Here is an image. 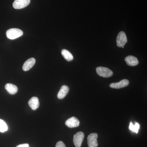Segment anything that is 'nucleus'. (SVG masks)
Listing matches in <instances>:
<instances>
[{"mask_svg": "<svg viewBox=\"0 0 147 147\" xmlns=\"http://www.w3.org/2000/svg\"><path fill=\"white\" fill-rule=\"evenodd\" d=\"M24 32L20 29L11 28L9 29L6 32L7 37L11 40L15 39L23 35Z\"/></svg>", "mask_w": 147, "mask_h": 147, "instance_id": "obj_1", "label": "nucleus"}, {"mask_svg": "<svg viewBox=\"0 0 147 147\" xmlns=\"http://www.w3.org/2000/svg\"><path fill=\"white\" fill-rule=\"evenodd\" d=\"M96 73L99 76L105 78L110 77L113 75V71L110 69L103 67H98L96 68Z\"/></svg>", "mask_w": 147, "mask_h": 147, "instance_id": "obj_2", "label": "nucleus"}, {"mask_svg": "<svg viewBox=\"0 0 147 147\" xmlns=\"http://www.w3.org/2000/svg\"><path fill=\"white\" fill-rule=\"evenodd\" d=\"M127 41V38L125 33L123 31L119 32L116 39V42L118 47H124L126 44Z\"/></svg>", "mask_w": 147, "mask_h": 147, "instance_id": "obj_3", "label": "nucleus"}, {"mask_svg": "<svg viewBox=\"0 0 147 147\" xmlns=\"http://www.w3.org/2000/svg\"><path fill=\"white\" fill-rule=\"evenodd\" d=\"M84 138V134L82 131H79L74 134L73 142L76 147H81Z\"/></svg>", "mask_w": 147, "mask_h": 147, "instance_id": "obj_4", "label": "nucleus"}, {"mask_svg": "<svg viewBox=\"0 0 147 147\" xmlns=\"http://www.w3.org/2000/svg\"><path fill=\"white\" fill-rule=\"evenodd\" d=\"M30 3V0H15L13 7L15 9H21L28 5Z\"/></svg>", "mask_w": 147, "mask_h": 147, "instance_id": "obj_5", "label": "nucleus"}, {"mask_svg": "<svg viewBox=\"0 0 147 147\" xmlns=\"http://www.w3.org/2000/svg\"><path fill=\"white\" fill-rule=\"evenodd\" d=\"M98 134L96 133H91L88 137V144L89 147H97L98 144L97 141Z\"/></svg>", "mask_w": 147, "mask_h": 147, "instance_id": "obj_6", "label": "nucleus"}, {"mask_svg": "<svg viewBox=\"0 0 147 147\" xmlns=\"http://www.w3.org/2000/svg\"><path fill=\"white\" fill-rule=\"evenodd\" d=\"M129 84V81L128 80L124 79L117 83H112L110 84V87L112 88L120 89L127 86Z\"/></svg>", "mask_w": 147, "mask_h": 147, "instance_id": "obj_7", "label": "nucleus"}, {"mask_svg": "<svg viewBox=\"0 0 147 147\" xmlns=\"http://www.w3.org/2000/svg\"><path fill=\"white\" fill-rule=\"evenodd\" d=\"M65 125L69 127L73 128L77 127L80 124V121L77 118L75 117H71L66 121Z\"/></svg>", "mask_w": 147, "mask_h": 147, "instance_id": "obj_8", "label": "nucleus"}, {"mask_svg": "<svg viewBox=\"0 0 147 147\" xmlns=\"http://www.w3.org/2000/svg\"><path fill=\"white\" fill-rule=\"evenodd\" d=\"M36 63V60L34 58H31L28 59L25 62L23 66V69L24 71H27L30 70L33 67Z\"/></svg>", "mask_w": 147, "mask_h": 147, "instance_id": "obj_9", "label": "nucleus"}, {"mask_svg": "<svg viewBox=\"0 0 147 147\" xmlns=\"http://www.w3.org/2000/svg\"><path fill=\"white\" fill-rule=\"evenodd\" d=\"M127 65L130 66H134L137 65L139 63V61L136 57L133 56H128L125 59Z\"/></svg>", "mask_w": 147, "mask_h": 147, "instance_id": "obj_10", "label": "nucleus"}, {"mask_svg": "<svg viewBox=\"0 0 147 147\" xmlns=\"http://www.w3.org/2000/svg\"><path fill=\"white\" fill-rule=\"evenodd\" d=\"M28 104L32 109L35 110L39 107L40 103L38 98L36 97H32L29 101Z\"/></svg>", "mask_w": 147, "mask_h": 147, "instance_id": "obj_11", "label": "nucleus"}, {"mask_svg": "<svg viewBox=\"0 0 147 147\" xmlns=\"http://www.w3.org/2000/svg\"><path fill=\"white\" fill-rule=\"evenodd\" d=\"M69 91V88L66 85H63L61 87V89L58 94V98L59 99H63L65 97Z\"/></svg>", "mask_w": 147, "mask_h": 147, "instance_id": "obj_12", "label": "nucleus"}, {"mask_svg": "<svg viewBox=\"0 0 147 147\" xmlns=\"http://www.w3.org/2000/svg\"><path fill=\"white\" fill-rule=\"evenodd\" d=\"M5 88L11 94H14L18 92V88L12 84H7L5 85Z\"/></svg>", "mask_w": 147, "mask_h": 147, "instance_id": "obj_13", "label": "nucleus"}, {"mask_svg": "<svg viewBox=\"0 0 147 147\" xmlns=\"http://www.w3.org/2000/svg\"><path fill=\"white\" fill-rule=\"evenodd\" d=\"M61 54L65 59L68 61H71L73 60L74 58L73 55L68 50L63 49L62 50Z\"/></svg>", "mask_w": 147, "mask_h": 147, "instance_id": "obj_14", "label": "nucleus"}, {"mask_svg": "<svg viewBox=\"0 0 147 147\" xmlns=\"http://www.w3.org/2000/svg\"><path fill=\"white\" fill-rule=\"evenodd\" d=\"M140 128V125L137 123H135V125H133L132 123L130 122L129 125V129L131 131L138 133Z\"/></svg>", "mask_w": 147, "mask_h": 147, "instance_id": "obj_15", "label": "nucleus"}, {"mask_svg": "<svg viewBox=\"0 0 147 147\" xmlns=\"http://www.w3.org/2000/svg\"><path fill=\"white\" fill-rule=\"evenodd\" d=\"M8 126L5 122L0 119V132H5L8 130Z\"/></svg>", "mask_w": 147, "mask_h": 147, "instance_id": "obj_16", "label": "nucleus"}, {"mask_svg": "<svg viewBox=\"0 0 147 147\" xmlns=\"http://www.w3.org/2000/svg\"><path fill=\"white\" fill-rule=\"evenodd\" d=\"M56 147H66L65 145L62 141H59L57 143Z\"/></svg>", "mask_w": 147, "mask_h": 147, "instance_id": "obj_17", "label": "nucleus"}, {"mask_svg": "<svg viewBox=\"0 0 147 147\" xmlns=\"http://www.w3.org/2000/svg\"><path fill=\"white\" fill-rule=\"evenodd\" d=\"M16 147H30L28 144H21L18 145Z\"/></svg>", "mask_w": 147, "mask_h": 147, "instance_id": "obj_18", "label": "nucleus"}]
</instances>
